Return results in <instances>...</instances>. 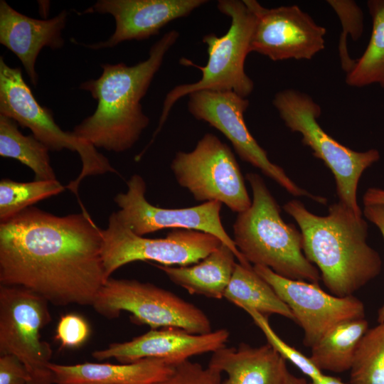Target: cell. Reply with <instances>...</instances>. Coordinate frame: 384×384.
Segmentation results:
<instances>
[{
  "label": "cell",
  "instance_id": "25",
  "mask_svg": "<svg viewBox=\"0 0 384 384\" xmlns=\"http://www.w3.org/2000/svg\"><path fill=\"white\" fill-rule=\"evenodd\" d=\"M372 18L370 41L363 55L346 73V83L362 87L378 84L384 89V0L367 1Z\"/></svg>",
  "mask_w": 384,
  "mask_h": 384
},
{
  "label": "cell",
  "instance_id": "22",
  "mask_svg": "<svg viewBox=\"0 0 384 384\" xmlns=\"http://www.w3.org/2000/svg\"><path fill=\"white\" fill-rule=\"evenodd\" d=\"M223 297L242 309H254L267 318L278 314L294 321L288 306L251 265L237 262Z\"/></svg>",
  "mask_w": 384,
  "mask_h": 384
},
{
  "label": "cell",
  "instance_id": "34",
  "mask_svg": "<svg viewBox=\"0 0 384 384\" xmlns=\"http://www.w3.org/2000/svg\"><path fill=\"white\" fill-rule=\"evenodd\" d=\"M364 206L384 204V189L375 187L369 188L363 196Z\"/></svg>",
  "mask_w": 384,
  "mask_h": 384
},
{
  "label": "cell",
  "instance_id": "33",
  "mask_svg": "<svg viewBox=\"0 0 384 384\" xmlns=\"http://www.w3.org/2000/svg\"><path fill=\"white\" fill-rule=\"evenodd\" d=\"M363 214L379 229L384 240V204L364 206ZM377 321H384V304L378 310Z\"/></svg>",
  "mask_w": 384,
  "mask_h": 384
},
{
  "label": "cell",
  "instance_id": "20",
  "mask_svg": "<svg viewBox=\"0 0 384 384\" xmlns=\"http://www.w3.org/2000/svg\"><path fill=\"white\" fill-rule=\"evenodd\" d=\"M208 366L228 375L221 384H284L288 372L286 360L268 343L224 346L213 353Z\"/></svg>",
  "mask_w": 384,
  "mask_h": 384
},
{
  "label": "cell",
  "instance_id": "12",
  "mask_svg": "<svg viewBox=\"0 0 384 384\" xmlns=\"http://www.w3.org/2000/svg\"><path fill=\"white\" fill-rule=\"evenodd\" d=\"M127 187L125 193H119L114 198L119 208L116 214L136 235L143 236L166 228L199 230L217 237L233 252L239 263L251 265L240 254L223 227L220 202L208 201L182 208H160L147 201L146 185L142 176L133 174L127 181Z\"/></svg>",
  "mask_w": 384,
  "mask_h": 384
},
{
  "label": "cell",
  "instance_id": "32",
  "mask_svg": "<svg viewBox=\"0 0 384 384\" xmlns=\"http://www.w3.org/2000/svg\"><path fill=\"white\" fill-rule=\"evenodd\" d=\"M30 379V372L16 356L1 355L0 384H27Z\"/></svg>",
  "mask_w": 384,
  "mask_h": 384
},
{
  "label": "cell",
  "instance_id": "19",
  "mask_svg": "<svg viewBox=\"0 0 384 384\" xmlns=\"http://www.w3.org/2000/svg\"><path fill=\"white\" fill-rule=\"evenodd\" d=\"M48 368L55 384H159L174 371L173 366L156 358L122 364L49 363Z\"/></svg>",
  "mask_w": 384,
  "mask_h": 384
},
{
  "label": "cell",
  "instance_id": "7",
  "mask_svg": "<svg viewBox=\"0 0 384 384\" xmlns=\"http://www.w3.org/2000/svg\"><path fill=\"white\" fill-rule=\"evenodd\" d=\"M0 114L6 116L32 134L50 151L69 149L78 153L82 169L78 176L65 187L75 195L81 181L87 176L117 173L110 161L97 148L78 137L73 132L63 131L55 122L53 112L41 105L24 81L21 69L12 68L0 57Z\"/></svg>",
  "mask_w": 384,
  "mask_h": 384
},
{
  "label": "cell",
  "instance_id": "36",
  "mask_svg": "<svg viewBox=\"0 0 384 384\" xmlns=\"http://www.w3.org/2000/svg\"><path fill=\"white\" fill-rule=\"evenodd\" d=\"M311 384H344L339 378L323 375L318 379L311 381Z\"/></svg>",
  "mask_w": 384,
  "mask_h": 384
},
{
  "label": "cell",
  "instance_id": "14",
  "mask_svg": "<svg viewBox=\"0 0 384 384\" xmlns=\"http://www.w3.org/2000/svg\"><path fill=\"white\" fill-rule=\"evenodd\" d=\"M253 269L290 309L303 329L306 347L312 348L341 322L365 318L364 304L353 295L337 297L324 291L319 283L287 279L264 266Z\"/></svg>",
  "mask_w": 384,
  "mask_h": 384
},
{
  "label": "cell",
  "instance_id": "11",
  "mask_svg": "<svg viewBox=\"0 0 384 384\" xmlns=\"http://www.w3.org/2000/svg\"><path fill=\"white\" fill-rule=\"evenodd\" d=\"M249 100L231 91L202 90L188 95V110L198 120L204 121L220 132L231 143L244 161L260 169L288 193L306 196L317 203H326L324 197L314 196L297 185L279 166L272 163L266 151L249 132L244 113Z\"/></svg>",
  "mask_w": 384,
  "mask_h": 384
},
{
  "label": "cell",
  "instance_id": "37",
  "mask_svg": "<svg viewBox=\"0 0 384 384\" xmlns=\"http://www.w3.org/2000/svg\"><path fill=\"white\" fill-rule=\"evenodd\" d=\"M284 384H311L304 378H299L291 373L289 370L286 375Z\"/></svg>",
  "mask_w": 384,
  "mask_h": 384
},
{
  "label": "cell",
  "instance_id": "30",
  "mask_svg": "<svg viewBox=\"0 0 384 384\" xmlns=\"http://www.w3.org/2000/svg\"><path fill=\"white\" fill-rule=\"evenodd\" d=\"M222 373L189 360L174 366L171 375L159 384H221Z\"/></svg>",
  "mask_w": 384,
  "mask_h": 384
},
{
  "label": "cell",
  "instance_id": "26",
  "mask_svg": "<svg viewBox=\"0 0 384 384\" xmlns=\"http://www.w3.org/2000/svg\"><path fill=\"white\" fill-rule=\"evenodd\" d=\"M65 186L58 180L18 182L9 178L0 181V222L12 218L37 202L62 193Z\"/></svg>",
  "mask_w": 384,
  "mask_h": 384
},
{
  "label": "cell",
  "instance_id": "21",
  "mask_svg": "<svg viewBox=\"0 0 384 384\" xmlns=\"http://www.w3.org/2000/svg\"><path fill=\"white\" fill-rule=\"evenodd\" d=\"M233 252L222 243L218 248L195 265H156L174 284L191 294L221 299L233 276L237 262Z\"/></svg>",
  "mask_w": 384,
  "mask_h": 384
},
{
  "label": "cell",
  "instance_id": "35",
  "mask_svg": "<svg viewBox=\"0 0 384 384\" xmlns=\"http://www.w3.org/2000/svg\"><path fill=\"white\" fill-rule=\"evenodd\" d=\"M53 375L47 368L31 373V379L27 384H54Z\"/></svg>",
  "mask_w": 384,
  "mask_h": 384
},
{
  "label": "cell",
  "instance_id": "2",
  "mask_svg": "<svg viewBox=\"0 0 384 384\" xmlns=\"http://www.w3.org/2000/svg\"><path fill=\"white\" fill-rule=\"evenodd\" d=\"M178 37L176 30L166 33L150 48L148 58L137 64H102L101 75L79 87L89 92L97 105L92 115L75 127L73 134L108 151L130 149L149 124L141 100Z\"/></svg>",
  "mask_w": 384,
  "mask_h": 384
},
{
  "label": "cell",
  "instance_id": "17",
  "mask_svg": "<svg viewBox=\"0 0 384 384\" xmlns=\"http://www.w3.org/2000/svg\"><path fill=\"white\" fill-rule=\"evenodd\" d=\"M229 335L225 329L203 334H191L176 327L151 329L130 341L112 343L105 349L95 351L92 355L97 360L115 358L123 363L156 358L174 366L193 356L213 353L225 346Z\"/></svg>",
  "mask_w": 384,
  "mask_h": 384
},
{
  "label": "cell",
  "instance_id": "16",
  "mask_svg": "<svg viewBox=\"0 0 384 384\" xmlns=\"http://www.w3.org/2000/svg\"><path fill=\"white\" fill-rule=\"evenodd\" d=\"M207 3V0H99L84 14L112 15L115 30L105 41L80 45L100 50L126 41L147 39L158 35L171 21L188 16Z\"/></svg>",
  "mask_w": 384,
  "mask_h": 384
},
{
  "label": "cell",
  "instance_id": "13",
  "mask_svg": "<svg viewBox=\"0 0 384 384\" xmlns=\"http://www.w3.org/2000/svg\"><path fill=\"white\" fill-rule=\"evenodd\" d=\"M48 303L27 288L0 284V353L16 356L30 373L50 363L52 349L40 333L51 321Z\"/></svg>",
  "mask_w": 384,
  "mask_h": 384
},
{
  "label": "cell",
  "instance_id": "31",
  "mask_svg": "<svg viewBox=\"0 0 384 384\" xmlns=\"http://www.w3.org/2000/svg\"><path fill=\"white\" fill-rule=\"evenodd\" d=\"M90 331L89 324L83 317L69 314L60 317L56 327L55 339L62 347L77 348L87 341Z\"/></svg>",
  "mask_w": 384,
  "mask_h": 384
},
{
  "label": "cell",
  "instance_id": "18",
  "mask_svg": "<svg viewBox=\"0 0 384 384\" xmlns=\"http://www.w3.org/2000/svg\"><path fill=\"white\" fill-rule=\"evenodd\" d=\"M67 17L63 10L50 19H36L0 1V43L18 57L33 86L38 82L35 65L40 51L44 47L56 50L64 45L62 31Z\"/></svg>",
  "mask_w": 384,
  "mask_h": 384
},
{
  "label": "cell",
  "instance_id": "4",
  "mask_svg": "<svg viewBox=\"0 0 384 384\" xmlns=\"http://www.w3.org/2000/svg\"><path fill=\"white\" fill-rule=\"evenodd\" d=\"M245 177L252 203L237 213L233 225V240L240 254L250 264L267 267L283 277L319 283V270L303 252L301 231L283 220L279 204L259 174Z\"/></svg>",
  "mask_w": 384,
  "mask_h": 384
},
{
  "label": "cell",
  "instance_id": "10",
  "mask_svg": "<svg viewBox=\"0 0 384 384\" xmlns=\"http://www.w3.org/2000/svg\"><path fill=\"white\" fill-rule=\"evenodd\" d=\"M102 257L107 279L119 267L136 261H154L167 266L198 263L223 243L217 237L196 230L174 229L164 238H147L134 233L110 214L102 230Z\"/></svg>",
  "mask_w": 384,
  "mask_h": 384
},
{
  "label": "cell",
  "instance_id": "1",
  "mask_svg": "<svg viewBox=\"0 0 384 384\" xmlns=\"http://www.w3.org/2000/svg\"><path fill=\"white\" fill-rule=\"evenodd\" d=\"M102 230L83 208L58 216L29 207L0 223V283L55 306L92 305L108 279Z\"/></svg>",
  "mask_w": 384,
  "mask_h": 384
},
{
  "label": "cell",
  "instance_id": "15",
  "mask_svg": "<svg viewBox=\"0 0 384 384\" xmlns=\"http://www.w3.org/2000/svg\"><path fill=\"white\" fill-rule=\"evenodd\" d=\"M255 17L250 50L272 60H310L325 48L326 30L298 6L265 8L243 0Z\"/></svg>",
  "mask_w": 384,
  "mask_h": 384
},
{
  "label": "cell",
  "instance_id": "5",
  "mask_svg": "<svg viewBox=\"0 0 384 384\" xmlns=\"http://www.w3.org/2000/svg\"><path fill=\"white\" fill-rule=\"evenodd\" d=\"M217 8L230 18V27L222 36L209 33L203 37L208 55L205 66L196 65L186 58L180 60L183 65L201 70L202 76L196 82L177 85L167 93L150 144L164 124L172 107L183 97L198 91L210 90L231 91L247 98L254 90V82L245 70V58L250 53L254 14L243 0H220Z\"/></svg>",
  "mask_w": 384,
  "mask_h": 384
},
{
  "label": "cell",
  "instance_id": "24",
  "mask_svg": "<svg viewBox=\"0 0 384 384\" xmlns=\"http://www.w3.org/2000/svg\"><path fill=\"white\" fill-rule=\"evenodd\" d=\"M49 149L32 134H23L14 119L0 114V156L28 166L35 180H57L50 164Z\"/></svg>",
  "mask_w": 384,
  "mask_h": 384
},
{
  "label": "cell",
  "instance_id": "28",
  "mask_svg": "<svg viewBox=\"0 0 384 384\" xmlns=\"http://www.w3.org/2000/svg\"><path fill=\"white\" fill-rule=\"evenodd\" d=\"M327 3L336 13L342 25L343 31L340 36L338 53L341 65L348 73L353 67L356 60L348 55L347 36L351 35L354 41L358 40L363 32V14L359 6L351 0H328Z\"/></svg>",
  "mask_w": 384,
  "mask_h": 384
},
{
  "label": "cell",
  "instance_id": "6",
  "mask_svg": "<svg viewBox=\"0 0 384 384\" xmlns=\"http://www.w3.org/2000/svg\"><path fill=\"white\" fill-rule=\"evenodd\" d=\"M272 104L286 127L302 134V142L331 171L339 201L356 215H363L357 201L358 186L363 172L379 161L378 150L356 151L340 144L318 123L321 107L308 94L285 89L275 94Z\"/></svg>",
  "mask_w": 384,
  "mask_h": 384
},
{
  "label": "cell",
  "instance_id": "3",
  "mask_svg": "<svg viewBox=\"0 0 384 384\" xmlns=\"http://www.w3.org/2000/svg\"><path fill=\"white\" fill-rule=\"evenodd\" d=\"M283 208L298 224L303 252L331 294L353 295L379 275L382 259L367 242L368 227L362 215L340 201L330 205L324 216L310 212L297 199Z\"/></svg>",
  "mask_w": 384,
  "mask_h": 384
},
{
  "label": "cell",
  "instance_id": "23",
  "mask_svg": "<svg viewBox=\"0 0 384 384\" xmlns=\"http://www.w3.org/2000/svg\"><path fill=\"white\" fill-rule=\"evenodd\" d=\"M368 329L365 318L336 325L311 348L310 359L321 371L350 370L358 345Z\"/></svg>",
  "mask_w": 384,
  "mask_h": 384
},
{
  "label": "cell",
  "instance_id": "8",
  "mask_svg": "<svg viewBox=\"0 0 384 384\" xmlns=\"http://www.w3.org/2000/svg\"><path fill=\"white\" fill-rule=\"evenodd\" d=\"M92 306L107 319L129 312L134 322L151 329L176 327L195 334L212 331L208 317L198 307L171 292L135 279H108Z\"/></svg>",
  "mask_w": 384,
  "mask_h": 384
},
{
  "label": "cell",
  "instance_id": "29",
  "mask_svg": "<svg viewBox=\"0 0 384 384\" xmlns=\"http://www.w3.org/2000/svg\"><path fill=\"white\" fill-rule=\"evenodd\" d=\"M242 309L251 316L255 324L262 331L267 343L285 360L289 361L296 366L311 381L319 378L323 375L322 371L314 364L309 357L305 356L296 348L288 345L275 333L267 317L252 309L243 308Z\"/></svg>",
  "mask_w": 384,
  "mask_h": 384
},
{
  "label": "cell",
  "instance_id": "27",
  "mask_svg": "<svg viewBox=\"0 0 384 384\" xmlns=\"http://www.w3.org/2000/svg\"><path fill=\"white\" fill-rule=\"evenodd\" d=\"M350 384H384V321L368 329L350 369Z\"/></svg>",
  "mask_w": 384,
  "mask_h": 384
},
{
  "label": "cell",
  "instance_id": "9",
  "mask_svg": "<svg viewBox=\"0 0 384 384\" xmlns=\"http://www.w3.org/2000/svg\"><path fill=\"white\" fill-rule=\"evenodd\" d=\"M171 169L197 201H218L237 213L252 203L234 153L212 133L205 134L192 151H178Z\"/></svg>",
  "mask_w": 384,
  "mask_h": 384
}]
</instances>
